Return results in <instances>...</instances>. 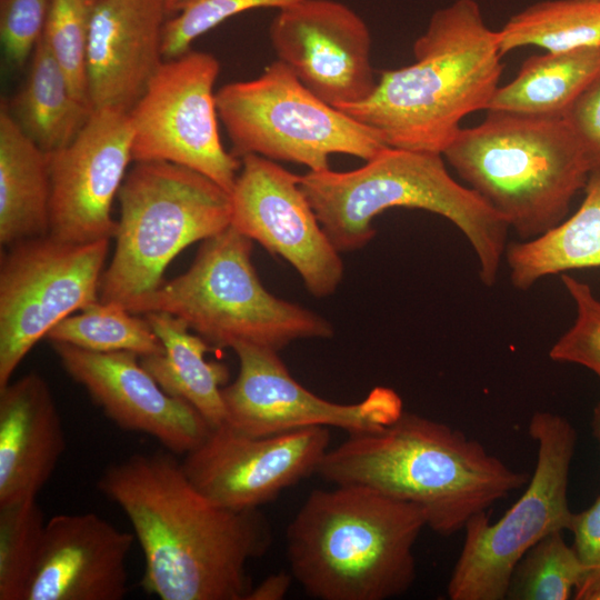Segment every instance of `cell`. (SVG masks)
I'll use <instances>...</instances> for the list:
<instances>
[{
  "label": "cell",
  "mask_w": 600,
  "mask_h": 600,
  "mask_svg": "<svg viewBox=\"0 0 600 600\" xmlns=\"http://www.w3.org/2000/svg\"><path fill=\"white\" fill-rule=\"evenodd\" d=\"M168 0H97L87 51L92 109L129 111L161 66Z\"/></svg>",
  "instance_id": "20"
},
{
  "label": "cell",
  "mask_w": 600,
  "mask_h": 600,
  "mask_svg": "<svg viewBox=\"0 0 600 600\" xmlns=\"http://www.w3.org/2000/svg\"><path fill=\"white\" fill-rule=\"evenodd\" d=\"M116 249L99 300L126 306L162 283L169 263L187 247L231 224V196L207 176L166 161H143L118 192Z\"/></svg>",
  "instance_id": "8"
},
{
  "label": "cell",
  "mask_w": 600,
  "mask_h": 600,
  "mask_svg": "<svg viewBox=\"0 0 600 600\" xmlns=\"http://www.w3.org/2000/svg\"><path fill=\"white\" fill-rule=\"evenodd\" d=\"M563 119L580 144L590 172L600 169V73L578 96Z\"/></svg>",
  "instance_id": "36"
},
{
  "label": "cell",
  "mask_w": 600,
  "mask_h": 600,
  "mask_svg": "<svg viewBox=\"0 0 600 600\" xmlns=\"http://www.w3.org/2000/svg\"><path fill=\"white\" fill-rule=\"evenodd\" d=\"M589 600H600V588L591 594Z\"/></svg>",
  "instance_id": "40"
},
{
  "label": "cell",
  "mask_w": 600,
  "mask_h": 600,
  "mask_svg": "<svg viewBox=\"0 0 600 600\" xmlns=\"http://www.w3.org/2000/svg\"><path fill=\"white\" fill-rule=\"evenodd\" d=\"M48 159L49 234L76 243L116 238L111 207L132 160L128 111L92 109L76 138Z\"/></svg>",
  "instance_id": "16"
},
{
  "label": "cell",
  "mask_w": 600,
  "mask_h": 600,
  "mask_svg": "<svg viewBox=\"0 0 600 600\" xmlns=\"http://www.w3.org/2000/svg\"><path fill=\"white\" fill-rule=\"evenodd\" d=\"M239 373L222 388L226 423L253 436H271L309 427H334L349 434L380 429L401 413L399 394L384 387L351 404L326 400L301 386L278 351L240 343L232 348Z\"/></svg>",
  "instance_id": "13"
},
{
  "label": "cell",
  "mask_w": 600,
  "mask_h": 600,
  "mask_svg": "<svg viewBox=\"0 0 600 600\" xmlns=\"http://www.w3.org/2000/svg\"><path fill=\"white\" fill-rule=\"evenodd\" d=\"M98 489L126 513L144 557L142 588L161 600H246L247 564L270 546L259 511L222 508L188 479L170 451L110 464Z\"/></svg>",
  "instance_id": "1"
},
{
  "label": "cell",
  "mask_w": 600,
  "mask_h": 600,
  "mask_svg": "<svg viewBox=\"0 0 600 600\" xmlns=\"http://www.w3.org/2000/svg\"><path fill=\"white\" fill-rule=\"evenodd\" d=\"M51 0H0V41L6 61L22 67L44 29Z\"/></svg>",
  "instance_id": "34"
},
{
  "label": "cell",
  "mask_w": 600,
  "mask_h": 600,
  "mask_svg": "<svg viewBox=\"0 0 600 600\" xmlns=\"http://www.w3.org/2000/svg\"><path fill=\"white\" fill-rule=\"evenodd\" d=\"M316 473L413 503L443 537L530 480L460 430L404 411L380 429L349 434L327 451Z\"/></svg>",
  "instance_id": "2"
},
{
  "label": "cell",
  "mask_w": 600,
  "mask_h": 600,
  "mask_svg": "<svg viewBox=\"0 0 600 600\" xmlns=\"http://www.w3.org/2000/svg\"><path fill=\"white\" fill-rule=\"evenodd\" d=\"M502 54L524 46L566 51L600 46V0H546L513 14L497 31Z\"/></svg>",
  "instance_id": "27"
},
{
  "label": "cell",
  "mask_w": 600,
  "mask_h": 600,
  "mask_svg": "<svg viewBox=\"0 0 600 600\" xmlns=\"http://www.w3.org/2000/svg\"><path fill=\"white\" fill-rule=\"evenodd\" d=\"M599 73L600 46L532 56L511 82L496 90L487 110L563 118Z\"/></svg>",
  "instance_id": "26"
},
{
  "label": "cell",
  "mask_w": 600,
  "mask_h": 600,
  "mask_svg": "<svg viewBox=\"0 0 600 600\" xmlns=\"http://www.w3.org/2000/svg\"><path fill=\"white\" fill-rule=\"evenodd\" d=\"M302 0H178L162 37L166 60L190 50L192 42L226 20L259 9H283Z\"/></svg>",
  "instance_id": "32"
},
{
  "label": "cell",
  "mask_w": 600,
  "mask_h": 600,
  "mask_svg": "<svg viewBox=\"0 0 600 600\" xmlns=\"http://www.w3.org/2000/svg\"><path fill=\"white\" fill-rule=\"evenodd\" d=\"M252 240L229 226L204 239L190 268L127 303L134 314L166 312L208 343L280 351L299 339L330 338L321 316L270 293L251 261Z\"/></svg>",
  "instance_id": "7"
},
{
  "label": "cell",
  "mask_w": 600,
  "mask_h": 600,
  "mask_svg": "<svg viewBox=\"0 0 600 600\" xmlns=\"http://www.w3.org/2000/svg\"><path fill=\"white\" fill-rule=\"evenodd\" d=\"M163 344L160 354L141 357L143 368L170 396L193 406L212 428L226 423L222 388L229 378L228 368L208 361L210 347L188 324L166 312L143 314Z\"/></svg>",
  "instance_id": "23"
},
{
  "label": "cell",
  "mask_w": 600,
  "mask_h": 600,
  "mask_svg": "<svg viewBox=\"0 0 600 600\" xmlns=\"http://www.w3.org/2000/svg\"><path fill=\"white\" fill-rule=\"evenodd\" d=\"M269 37L277 60L334 108L361 102L377 87L371 32L343 2L302 0L280 9Z\"/></svg>",
  "instance_id": "17"
},
{
  "label": "cell",
  "mask_w": 600,
  "mask_h": 600,
  "mask_svg": "<svg viewBox=\"0 0 600 600\" xmlns=\"http://www.w3.org/2000/svg\"><path fill=\"white\" fill-rule=\"evenodd\" d=\"M292 574L284 571L272 573L257 587L251 588L246 600H280L290 589Z\"/></svg>",
  "instance_id": "37"
},
{
  "label": "cell",
  "mask_w": 600,
  "mask_h": 600,
  "mask_svg": "<svg viewBox=\"0 0 600 600\" xmlns=\"http://www.w3.org/2000/svg\"><path fill=\"white\" fill-rule=\"evenodd\" d=\"M48 153L16 123L6 101L0 104V243L43 237L50 230Z\"/></svg>",
  "instance_id": "22"
},
{
  "label": "cell",
  "mask_w": 600,
  "mask_h": 600,
  "mask_svg": "<svg viewBox=\"0 0 600 600\" xmlns=\"http://www.w3.org/2000/svg\"><path fill=\"white\" fill-rule=\"evenodd\" d=\"M139 316L119 303L99 300L61 320L46 338L96 352L128 351L140 358L162 353L161 340L147 318Z\"/></svg>",
  "instance_id": "28"
},
{
  "label": "cell",
  "mask_w": 600,
  "mask_h": 600,
  "mask_svg": "<svg viewBox=\"0 0 600 600\" xmlns=\"http://www.w3.org/2000/svg\"><path fill=\"white\" fill-rule=\"evenodd\" d=\"M230 196L231 227L286 259L311 294L323 298L337 290L344 270L340 251L302 191L300 176L248 154Z\"/></svg>",
  "instance_id": "14"
},
{
  "label": "cell",
  "mask_w": 600,
  "mask_h": 600,
  "mask_svg": "<svg viewBox=\"0 0 600 600\" xmlns=\"http://www.w3.org/2000/svg\"><path fill=\"white\" fill-rule=\"evenodd\" d=\"M4 101L20 129L47 153L69 144L92 112V107L77 97L42 38L31 56L23 86Z\"/></svg>",
  "instance_id": "25"
},
{
  "label": "cell",
  "mask_w": 600,
  "mask_h": 600,
  "mask_svg": "<svg viewBox=\"0 0 600 600\" xmlns=\"http://www.w3.org/2000/svg\"><path fill=\"white\" fill-rule=\"evenodd\" d=\"M582 566L562 531L549 533L532 546L516 564L506 599L567 600L582 580Z\"/></svg>",
  "instance_id": "29"
},
{
  "label": "cell",
  "mask_w": 600,
  "mask_h": 600,
  "mask_svg": "<svg viewBox=\"0 0 600 600\" xmlns=\"http://www.w3.org/2000/svg\"><path fill=\"white\" fill-rule=\"evenodd\" d=\"M316 489L287 529L291 574L319 600H386L416 579L423 510L372 488Z\"/></svg>",
  "instance_id": "4"
},
{
  "label": "cell",
  "mask_w": 600,
  "mask_h": 600,
  "mask_svg": "<svg viewBox=\"0 0 600 600\" xmlns=\"http://www.w3.org/2000/svg\"><path fill=\"white\" fill-rule=\"evenodd\" d=\"M300 187L340 252L367 246L376 234L373 219L387 209H422L444 217L464 234L483 284L497 281L510 228L477 192L450 176L442 154L386 147L354 170H309L300 176Z\"/></svg>",
  "instance_id": "5"
},
{
  "label": "cell",
  "mask_w": 600,
  "mask_h": 600,
  "mask_svg": "<svg viewBox=\"0 0 600 600\" xmlns=\"http://www.w3.org/2000/svg\"><path fill=\"white\" fill-rule=\"evenodd\" d=\"M64 371L82 386L120 429L157 439L168 451L186 456L212 430L189 402L167 393L128 351L96 352L52 343Z\"/></svg>",
  "instance_id": "18"
},
{
  "label": "cell",
  "mask_w": 600,
  "mask_h": 600,
  "mask_svg": "<svg viewBox=\"0 0 600 600\" xmlns=\"http://www.w3.org/2000/svg\"><path fill=\"white\" fill-rule=\"evenodd\" d=\"M96 3L97 0H51L41 36L77 97L90 106L87 51Z\"/></svg>",
  "instance_id": "31"
},
{
  "label": "cell",
  "mask_w": 600,
  "mask_h": 600,
  "mask_svg": "<svg viewBox=\"0 0 600 600\" xmlns=\"http://www.w3.org/2000/svg\"><path fill=\"white\" fill-rule=\"evenodd\" d=\"M570 531L583 571L574 599L589 600L600 588V496L588 509L573 513Z\"/></svg>",
  "instance_id": "35"
},
{
  "label": "cell",
  "mask_w": 600,
  "mask_h": 600,
  "mask_svg": "<svg viewBox=\"0 0 600 600\" xmlns=\"http://www.w3.org/2000/svg\"><path fill=\"white\" fill-rule=\"evenodd\" d=\"M329 442L327 427L253 437L223 423L184 456L181 467L213 503L236 511L254 510L317 472Z\"/></svg>",
  "instance_id": "15"
},
{
  "label": "cell",
  "mask_w": 600,
  "mask_h": 600,
  "mask_svg": "<svg viewBox=\"0 0 600 600\" xmlns=\"http://www.w3.org/2000/svg\"><path fill=\"white\" fill-rule=\"evenodd\" d=\"M219 72L213 54L191 49L161 63L128 111L133 161L180 164L231 192L241 159L220 139L214 92Z\"/></svg>",
  "instance_id": "12"
},
{
  "label": "cell",
  "mask_w": 600,
  "mask_h": 600,
  "mask_svg": "<svg viewBox=\"0 0 600 600\" xmlns=\"http://www.w3.org/2000/svg\"><path fill=\"white\" fill-rule=\"evenodd\" d=\"M412 50V64L382 71L366 100L337 109L388 147L442 154L460 121L487 110L499 88L498 33L476 0H456L433 12Z\"/></svg>",
  "instance_id": "3"
},
{
  "label": "cell",
  "mask_w": 600,
  "mask_h": 600,
  "mask_svg": "<svg viewBox=\"0 0 600 600\" xmlns=\"http://www.w3.org/2000/svg\"><path fill=\"white\" fill-rule=\"evenodd\" d=\"M218 116L241 159L257 154L319 171L333 153L364 161L388 147L380 134L312 93L276 60L257 78L216 92Z\"/></svg>",
  "instance_id": "9"
},
{
  "label": "cell",
  "mask_w": 600,
  "mask_h": 600,
  "mask_svg": "<svg viewBox=\"0 0 600 600\" xmlns=\"http://www.w3.org/2000/svg\"><path fill=\"white\" fill-rule=\"evenodd\" d=\"M134 540L93 512L52 517L24 600L123 599Z\"/></svg>",
  "instance_id": "19"
},
{
  "label": "cell",
  "mask_w": 600,
  "mask_h": 600,
  "mask_svg": "<svg viewBox=\"0 0 600 600\" xmlns=\"http://www.w3.org/2000/svg\"><path fill=\"white\" fill-rule=\"evenodd\" d=\"M177 1L178 0H168V9L170 14H172Z\"/></svg>",
  "instance_id": "39"
},
{
  "label": "cell",
  "mask_w": 600,
  "mask_h": 600,
  "mask_svg": "<svg viewBox=\"0 0 600 600\" xmlns=\"http://www.w3.org/2000/svg\"><path fill=\"white\" fill-rule=\"evenodd\" d=\"M46 523L37 498L0 506V600H24Z\"/></svg>",
  "instance_id": "30"
},
{
  "label": "cell",
  "mask_w": 600,
  "mask_h": 600,
  "mask_svg": "<svg viewBox=\"0 0 600 600\" xmlns=\"http://www.w3.org/2000/svg\"><path fill=\"white\" fill-rule=\"evenodd\" d=\"M591 427H592L593 436L600 446V400L593 410Z\"/></svg>",
  "instance_id": "38"
},
{
  "label": "cell",
  "mask_w": 600,
  "mask_h": 600,
  "mask_svg": "<svg viewBox=\"0 0 600 600\" xmlns=\"http://www.w3.org/2000/svg\"><path fill=\"white\" fill-rule=\"evenodd\" d=\"M579 209L530 240L507 244L510 280L521 291L540 279L569 270L600 267V169L590 172Z\"/></svg>",
  "instance_id": "24"
},
{
  "label": "cell",
  "mask_w": 600,
  "mask_h": 600,
  "mask_svg": "<svg viewBox=\"0 0 600 600\" xmlns=\"http://www.w3.org/2000/svg\"><path fill=\"white\" fill-rule=\"evenodd\" d=\"M48 382L30 372L0 389V506L37 498L66 450Z\"/></svg>",
  "instance_id": "21"
},
{
  "label": "cell",
  "mask_w": 600,
  "mask_h": 600,
  "mask_svg": "<svg viewBox=\"0 0 600 600\" xmlns=\"http://www.w3.org/2000/svg\"><path fill=\"white\" fill-rule=\"evenodd\" d=\"M529 436L537 443V462L523 494L497 521L487 511L470 518L464 541L448 583L451 600H503L518 561L539 540L570 530L573 512L568 484L577 432L559 414L538 411Z\"/></svg>",
  "instance_id": "10"
},
{
  "label": "cell",
  "mask_w": 600,
  "mask_h": 600,
  "mask_svg": "<svg viewBox=\"0 0 600 600\" xmlns=\"http://www.w3.org/2000/svg\"><path fill=\"white\" fill-rule=\"evenodd\" d=\"M486 111L442 156L510 229L533 239L564 220L589 167L563 118Z\"/></svg>",
  "instance_id": "6"
},
{
  "label": "cell",
  "mask_w": 600,
  "mask_h": 600,
  "mask_svg": "<svg viewBox=\"0 0 600 600\" xmlns=\"http://www.w3.org/2000/svg\"><path fill=\"white\" fill-rule=\"evenodd\" d=\"M109 240L51 234L6 247L0 261V389L28 352L64 318L99 301Z\"/></svg>",
  "instance_id": "11"
},
{
  "label": "cell",
  "mask_w": 600,
  "mask_h": 600,
  "mask_svg": "<svg viewBox=\"0 0 600 600\" xmlns=\"http://www.w3.org/2000/svg\"><path fill=\"white\" fill-rule=\"evenodd\" d=\"M561 279L576 306V319L551 347L549 357L556 362L586 367L600 379V301L588 283L568 273H562Z\"/></svg>",
  "instance_id": "33"
}]
</instances>
